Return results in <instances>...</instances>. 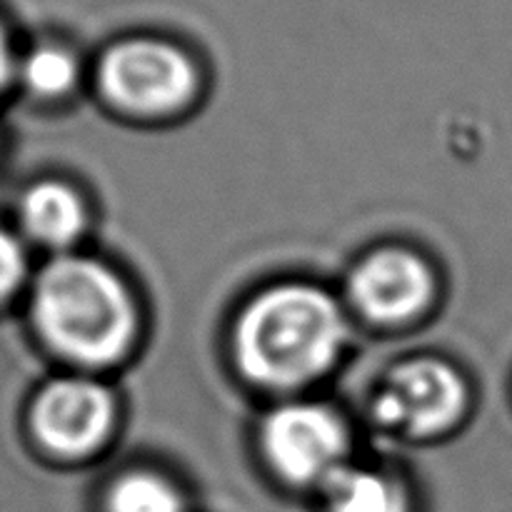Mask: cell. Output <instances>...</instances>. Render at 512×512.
I'll use <instances>...</instances> for the list:
<instances>
[{"mask_svg": "<svg viewBox=\"0 0 512 512\" xmlns=\"http://www.w3.org/2000/svg\"><path fill=\"white\" fill-rule=\"evenodd\" d=\"M23 223L33 238L48 245H68L83 230V205L78 195L58 183L35 185L23 200Z\"/></svg>", "mask_w": 512, "mask_h": 512, "instance_id": "cell-8", "label": "cell"}, {"mask_svg": "<svg viewBox=\"0 0 512 512\" xmlns=\"http://www.w3.org/2000/svg\"><path fill=\"white\" fill-rule=\"evenodd\" d=\"M268 458L293 483H325L343 468L345 430L330 410L320 405H285L263 428Z\"/></svg>", "mask_w": 512, "mask_h": 512, "instance_id": "cell-5", "label": "cell"}, {"mask_svg": "<svg viewBox=\"0 0 512 512\" xmlns=\"http://www.w3.org/2000/svg\"><path fill=\"white\" fill-rule=\"evenodd\" d=\"M463 408V380L453 368L435 360L395 368L375 400L380 423L410 435H430L450 428Z\"/></svg>", "mask_w": 512, "mask_h": 512, "instance_id": "cell-4", "label": "cell"}, {"mask_svg": "<svg viewBox=\"0 0 512 512\" xmlns=\"http://www.w3.org/2000/svg\"><path fill=\"white\" fill-rule=\"evenodd\" d=\"M100 83L115 105L133 113H165L195 93V70L173 45L125 40L105 53Z\"/></svg>", "mask_w": 512, "mask_h": 512, "instance_id": "cell-3", "label": "cell"}, {"mask_svg": "<svg viewBox=\"0 0 512 512\" xmlns=\"http://www.w3.org/2000/svg\"><path fill=\"white\" fill-rule=\"evenodd\" d=\"M350 295L368 318L400 323L425 308L433 295V278L423 260L405 250L370 255L350 278Z\"/></svg>", "mask_w": 512, "mask_h": 512, "instance_id": "cell-7", "label": "cell"}, {"mask_svg": "<svg viewBox=\"0 0 512 512\" xmlns=\"http://www.w3.org/2000/svg\"><path fill=\"white\" fill-rule=\"evenodd\" d=\"M343 320L325 293L285 285L260 295L238 325V360L263 385L313 380L338 358Z\"/></svg>", "mask_w": 512, "mask_h": 512, "instance_id": "cell-1", "label": "cell"}, {"mask_svg": "<svg viewBox=\"0 0 512 512\" xmlns=\"http://www.w3.org/2000/svg\"><path fill=\"white\" fill-rule=\"evenodd\" d=\"M328 512H405L398 485L385 475L360 468H338L323 483Z\"/></svg>", "mask_w": 512, "mask_h": 512, "instance_id": "cell-9", "label": "cell"}, {"mask_svg": "<svg viewBox=\"0 0 512 512\" xmlns=\"http://www.w3.org/2000/svg\"><path fill=\"white\" fill-rule=\"evenodd\" d=\"M113 398L90 380H58L48 385L33 410L38 438L50 450L80 455L103 443L113 425Z\"/></svg>", "mask_w": 512, "mask_h": 512, "instance_id": "cell-6", "label": "cell"}, {"mask_svg": "<svg viewBox=\"0 0 512 512\" xmlns=\"http://www.w3.org/2000/svg\"><path fill=\"white\" fill-rule=\"evenodd\" d=\"M108 512H185L170 483L153 473H130L108 493Z\"/></svg>", "mask_w": 512, "mask_h": 512, "instance_id": "cell-10", "label": "cell"}, {"mask_svg": "<svg viewBox=\"0 0 512 512\" xmlns=\"http://www.w3.org/2000/svg\"><path fill=\"white\" fill-rule=\"evenodd\" d=\"M23 278V253L8 233L0 230V298L13 293Z\"/></svg>", "mask_w": 512, "mask_h": 512, "instance_id": "cell-12", "label": "cell"}, {"mask_svg": "<svg viewBox=\"0 0 512 512\" xmlns=\"http://www.w3.org/2000/svg\"><path fill=\"white\" fill-rule=\"evenodd\" d=\"M35 320L55 350L80 363H113L135 335V308L105 265L55 260L35 288Z\"/></svg>", "mask_w": 512, "mask_h": 512, "instance_id": "cell-2", "label": "cell"}, {"mask_svg": "<svg viewBox=\"0 0 512 512\" xmlns=\"http://www.w3.org/2000/svg\"><path fill=\"white\" fill-rule=\"evenodd\" d=\"M8 70H10L8 43H5L3 30H0V85H3V83H5V78H8Z\"/></svg>", "mask_w": 512, "mask_h": 512, "instance_id": "cell-13", "label": "cell"}, {"mask_svg": "<svg viewBox=\"0 0 512 512\" xmlns=\"http://www.w3.org/2000/svg\"><path fill=\"white\" fill-rule=\"evenodd\" d=\"M25 80L40 95H60L73 85L75 63L65 50H35L25 63Z\"/></svg>", "mask_w": 512, "mask_h": 512, "instance_id": "cell-11", "label": "cell"}]
</instances>
